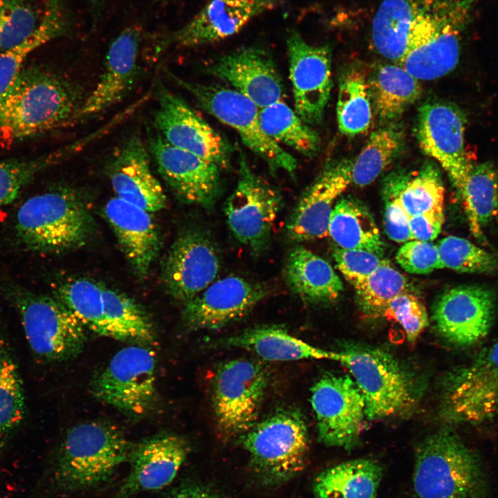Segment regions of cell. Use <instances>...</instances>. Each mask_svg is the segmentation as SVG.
<instances>
[{"mask_svg": "<svg viewBox=\"0 0 498 498\" xmlns=\"http://www.w3.org/2000/svg\"><path fill=\"white\" fill-rule=\"evenodd\" d=\"M84 98L82 89L63 75L24 66L0 98V146L70 126Z\"/></svg>", "mask_w": 498, "mask_h": 498, "instance_id": "1", "label": "cell"}, {"mask_svg": "<svg viewBox=\"0 0 498 498\" xmlns=\"http://www.w3.org/2000/svg\"><path fill=\"white\" fill-rule=\"evenodd\" d=\"M478 0H422L399 65L418 80H432L454 70Z\"/></svg>", "mask_w": 498, "mask_h": 498, "instance_id": "2", "label": "cell"}, {"mask_svg": "<svg viewBox=\"0 0 498 498\" xmlns=\"http://www.w3.org/2000/svg\"><path fill=\"white\" fill-rule=\"evenodd\" d=\"M55 293L86 329L100 335L143 345L154 340L149 315L124 293L88 278L66 280Z\"/></svg>", "mask_w": 498, "mask_h": 498, "instance_id": "3", "label": "cell"}, {"mask_svg": "<svg viewBox=\"0 0 498 498\" xmlns=\"http://www.w3.org/2000/svg\"><path fill=\"white\" fill-rule=\"evenodd\" d=\"M93 221L80 194L68 187L54 189L27 199L16 215L15 229L28 249L61 252L83 246Z\"/></svg>", "mask_w": 498, "mask_h": 498, "instance_id": "4", "label": "cell"}, {"mask_svg": "<svg viewBox=\"0 0 498 498\" xmlns=\"http://www.w3.org/2000/svg\"><path fill=\"white\" fill-rule=\"evenodd\" d=\"M133 447L122 432L111 423L78 424L68 431L61 445L55 480L67 491L100 486L129 461Z\"/></svg>", "mask_w": 498, "mask_h": 498, "instance_id": "5", "label": "cell"}, {"mask_svg": "<svg viewBox=\"0 0 498 498\" xmlns=\"http://www.w3.org/2000/svg\"><path fill=\"white\" fill-rule=\"evenodd\" d=\"M340 362L347 367L365 402L368 421L404 416L415 408V377L387 351L358 343L344 344Z\"/></svg>", "mask_w": 498, "mask_h": 498, "instance_id": "6", "label": "cell"}, {"mask_svg": "<svg viewBox=\"0 0 498 498\" xmlns=\"http://www.w3.org/2000/svg\"><path fill=\"white\" fill-rule=\"evenodd\" d=\"M482 483L479 459L452 430H438L416 448L413 487L418 498H474Z\"/></svg>", "mask_w": 498, "mask_h": 498, "instance_id": "7", "label": "cell"}, {"mask_svg": "<svg viewBox=\"0 0 498 498\" xmlns=\"http://www.w3.org/2000/svg\"><path fill=\"white\" fill-rule=\"evenodd\" d=\"M255 473L266 484L287 481L304 468L308 435L299 410H276L240 436Z\"/></svg>", "mask_w": 498, "mask_h": 498, "instance_id": "8", "label": "cell"}, {"mask_svg": "<svg viewBox=\"0 0 498 498\" xmlns=\"http://www.w3.org/2000/svg\"><path fill=\"white\" fill-rule=\"evenodd\" d=\"M6 293L19 313L28 346L37 358L62 361L81 352L86 340V329L62 302L17 285L8 286Z\"/></svg>", "mask_w": 498, "mask_h": 498, "instance_id": "9", "label": "cell"}, {"mask_svg": "<svg viewBox=\"0 0 498 498\" xmlns=\"http://www.w3.org/2000/svg\"><path fill=\"white\" fill-rule=\"evenodd\" d=\"M167 73L195 98L205 111L234 129L242 142L266 163L272 174L282 170L294 174L296 159L263 131L259 109L250 99L234 89L191 82L169 71Z\"/></svg>", "mask_w": 498, "mask_h": 498, "instance_id": "10", "label": "cell"}, {"mask_svg": "<svg viewBox=\"0 0 498 498\" xmlns=\"http://www.w3.org/2000/svg\"><path fill=\"white\" fill-rule=\"evenodd\" d=\"M268 382V372L259 362L237 358L219 365L212 400L221 437H240L257 423Z\"/></svg>", "mask_w": 498, "mask_h": 498, "instance_id": "11", "label": "cell"}, {"mask_svg": "<svg viewBox=\"0 0 498 498\" xmlns=\"http://www.w3.org/2000/svg\"><path fill=\"white\" fill-rule=\"evenodd\" d=\"M441 414L449 423L477 425L498 413V339L467 365L451 371L442 388Z\"/></svg>", "mask_w": 498, "mask_h": 498, "instance_id": "12", "label": "cell"}, {"mask_svg": "<svg viewBox=\"0 0 498 498\" xmlns=\"http://www.w3.org/2000/svg\"><path fill=\"white\" fill-rule=\"evenodd\" d=\"M156 367L154 351L143 344L126 347L94 378L91 392L127 415L142 416L156 403Z\"/></svg>", "mask_w": 498, "mask_h": 498, "instance_id": "13", "label": "cell"}, {"mask_svg": "<svg viewBox=\"0 0 498 498\" xmlns=\"http://www.w3.org/2000/svg\"><path fill=\"white\" fill-rule=\"evenodd\" d=\"M319 441L350 450L356 446L367 420L364 397L349 376L326 374L311 389Z\"/></svg>", "mask_w": 498, "mask_h": 498, "instance_id": "14", "label": "cell"}, {"mask_svg": "<svg viewBox=\"0 0 498 498\" xmlns=\"http://www.w3.org/2000/svg\"><path fill=\"white\" fill-rule=\"evenodd\" d=\"M282 205L280 194L252 170L241 153L237 184L224 209L235 238L254 252L263 250Z\"/></svg>", "mask_w": 498, "mask_h": 498, "instance_id": "15", "label": "cell"}, {"mask_svg": "<svg viewBox=\"0 0 498 498\" xmlns=\"http://www.w3.org/2000/svg\"><path fill=\"white\" fill-rule=\"evenodd\" d=\"M465 116L459 107L435 100L418 109L415 125L420 148L447 172L459 196L473 167L465 149Z\"/></svg>", "mask_w": 498, "mask_h": 498, "instance_id": "16", "label": "cell"}, {"mask_svg": "<svg viewBox=\"0 0 498 498\" xmlns=\"http://www.w3.org/2000/svg\"><path fill=\"white\" fill-rule=\"evenodd\" d=\"M154 124L171 145L208 160L221 169L231 167L233 148L181 97L157 84Z\"/></svg>", "mask_w": 498, "mask_h": 498, "instance_id": "17", "label": "cell"}, {"mask_svg": "<svg viewBox=\"0 0 498 498\" xmlns=\"http://www.w3.org/2000/svg\"><path fill=\"white\" fill-rule=\"evenodd\" d=\"M286 46L294 110L306 124H320L332 89L331 48L308 44L295 30Z\"/></svg>", "mask_w": 498, "mask_h": 498, "instance_id": "18", "label": "cell"}, {"mask_svg": "<svg viewBox=\"0 0 498 498\" xmlns=\"http://www.w3.org/2000/svg\"><path fill=\"white\" fill-rule=\"evenodd\" d=\"M147 148L158 170L183 201L211 209L221 192V168L168 142L158 132L148 138Z\"/></svg>", "mask_w": 498, "mask_h": 498, "instance_id": "19", "label": "cell"}, {"mask_svg": "<svg viewBox=\"0 0 498 498\" xmlns=\"http://www.w3.org/2000/svg\"><path fill=\"white\" fill-rule=\"evenodd\" d=\"M496 297L479 285H463L448 290L433 310L436 331L449 343L470 347L490 332L495 320Z\"/></svg>", "mask_w": 498, "mask_h": 498, "instance_id": "20", "label": "cell"}, {"mask_svg": "<svg viewBox=\"0 0 498 498\" xmlns=\"http://www.w3.org/2000/svg\"><path fill=\"white\" fill-rule=\"evenodd\" d=\"M219 268L212 241L203 232L190 230L172 245L163 261L162 278L172 297L185 304L212 283Z\"/></svg>", "mask_w": 498, "mask_h": 498, "instance_id": "21", "label": "cell"}, {"mask_svg": "<svg viewBox=\"0 0 498 498\" xmlns=\"http://www.w3.org/2000/svg\"><path fill=\"white\" fill-rule=\"evenodd\" d=\"M352 162L342 158L326 164L288 219L286 233L290 240L302 242L329 235L336 200L351 183Z\"/></svg>", "mask_w": 498, "mask_h": 498, "instance_id": "22", "label": "cell"}, {"mask_svg": "<svg viewBox=\"0 0 498 498\" xmlns=\"http://www.w3.org/2000/svg\"><path fill=\"white\" fill-rule=\"evenodd\" d=\"M262 285L230 276L212 283L185 303V325L191 330H216L247 315L267 295Z\"/></svg>", "mask_w": 498, "mask_h": 498, "instance_id": "23", "label": "cell"}, {"mask_svg": "<svg viewBox=\"0 0 498 498\" xmlns=\"http://www.w3.org/2000/svg\"><path fill=\"white\" fill-rule=\"evenodd\" d=\"M190 452L183 436L163 432L133 445L128 476L114 498H130L147 491L160 490L176 477Z\"/></svg>", "mask_w": 498, "mask_h": 498, "instance_id": "24", "label": "cell"}, {"mask_svg": "<svg viewBox=\"0 0 498 498\" xmlns=\"http://www.w3.org/2000/svg\"><path fill=\"white\" fill-rule=\"evenodd\" d=\"M207 72L228 82L260 109L282 101L285 88L271 54L259 46L238 49L223 55Z\"/></svg>", "mask_w": 498, "mask_h": 498, "instance_id": "25", "label": "cell"}, {"mask_svg": "<svg viewBox=\"0 0 498 498\" xmlns=\"http://www.w3.org/2000/svg\"><path fill=\"white\" fill-rule=\"evenodd\" d=\"M140 36L138 28L129 27L112 42L104 71L94 89L85 97L71 125L112 107L132 90L138 75Z\"/></svg>", "mask_w": 498, "mask_h": 498, "instance_id": "26", "label": "cell"}, {"mask_svg": "<svg viewBox=\"0 0 498 498\" xmlns=\"http://www.w3.org/2000/svg\"><path fill=\"white\" fill-rule=\"evenodd\" d=\"M149 152L137 136L125 139L106 165L116 196L150 213L166 207L167 197L149 165Z\"/></svg>", "mask_w": 498, "mask_h": 498, "instance_id": "27", "label": "cell"}, {"mask_svg": "<svg viewBox=\"0 0 498 498\" xmlns=\"http://www.w3.org/2000/svg\"><path fill=\"white\" fill-rule=\"evenodd\" d=\"M277 4V0H210L168 39L183 47L221 41L238 33L253 18Z\"/></svg>", "mask_w": 498, "mask_h": 498, "instance_id": "28", "label": "cell"}, {"mask_svg": "<svg viewBox=\"0 0 498 498\" xmlns=\"http://www.w3.org/2000/svg\"><path fill=\"white\" fill-rule=\"evenodd\" d=\"M104 212L133 273L145 278L160 246L150 212L116 196L107 203Z\"/></svg>", "mask_w": 498, "mask_h": 498, "instance_id": "29", "label": "cell"}, {"mask_svg": "<svg viewBox=\"0 0 498 498\" xmlns=\"http://www.w3.org/2000/svg\"><path fill=\"white\" fill-rule=\"evenodd\" d=\"M221 347L239 348L270 361L329 359L340 362V351L315 347L290 335L282 326H261L246 330L217 342Z\"/></svg>", "mask_w": 498, "mask_h": 498, "instance_id": "30", "label": "cell"}, {"mask_svg": "<svg viewBox=\"0 0 498 498\" xmlns=\"http://www.w3.org/2000/svg\"><path fill=\"white\" fill-rule=\"evenodd\" d=\"M284 277L290 290L308 303L333 302L343 290L342 282L331 264L302 246L290 252Z\"/></svg>", "mask_w": 498, "mask_h": 498, "instance_id": "31", "label": "cell"}, {"mask_svg": "<svg viewBox=\"0 0 498 498\" xmlns=\"http://www.w3.org/2000/svg\"><path fill=\"white\" fill-rule=\"evenodd\" d=\"M380 463L358 459L329 468L315 478V498H376L382 478Z\"/></svg>", "mask_w": 498, "mask_h": 498, "instance_id": "32", "label": "cell"}, {"mask_svg": "<svg viewBox=\"0 0 498 498\" xmlns=\"http://www.w3.org/2000/svg\"><path fill=\"white\" fill-rule=\"evenodd\" d=\"M374 114L385 124L398 120L421 94L419 80L399 64H380L367 79Z\"/></svg>", "mask_w": 498, "mask_h": 498, "instance_id": "33", "label": "cell"}, {"mask_svg": "<svg viewBox=\"0 0 498 498\" xmlns=\"http://www.w3.org/2000/svg\"><path fill=\"white\" fill-rule=\"evenodd\" d=\"M422 0H384L371 24V41L376 51L397 64L405 55L412 24Z\"/></svg>", "mask_w": 498, "mask_h": 498, "instance_id": "34", "label": "cell"}, {"mask_svg": "<svg viewBox=\"0 0 498 498\" xmlns=\"http://www.w3.org/2000/svg\"><path fill=\"white\" fill-rule=\"evenodd\" d=\"M328 233L340 248L364 250L382 257L384 243L375 220L369 210L353 199L337 201Z\"/></svg>", "mask_w": 498, "mask_h": 498, "instance_id": "35", "label": "cell"}, {"mask_svg": "<svg viewBox=\"0 0 498 498\" xmlns=\"http://www.w3.org/2000/svg\"><path fill=\"white\" fill-rule=\"evenodd\" d=\"M385 189L396 195L410 216L443 212L444 187L439 169L432 163H425L413 173L398 171L391 174Z\"/></svg>", "mask_w": 498, "mask_h": 498, "instance_id": "36", "label": "cell"}, {"mask_svg": "<svg viewBox=\"0 0 498 498\" xmlns=\"http://www.w3.org/2000/svg\"><path fill=\"white\" fill-rule=\"evenodd\" d=\"M70 18L61 0H54L37 30L21 44L0 53V98L14 83L30 54L48 42L66 34Z\"/></svg>", "mask_w": 498, "mask_h": 498, "instance_id": "37", "label": "cell"}, {"mask_svg": "<svg viewBox=\"0 0 498 498\" xmlns=\"http://www.w3.org/2000/svg\"><path fill=\"white\" fill-rule=\"evenodd\" d=\"M404 143V130L398 123L385 124L373 131L352 162L351 183L358 187L373 183L397 158Z\"/></svg>", "mask_w": 498, "mask_h": 498, "instance_id": "38", "label": "cell"}, {"mask_svg": "<svg viewBox=\"0 0 498 498\" xmlns=\"http://www.w3.org/2000/svg\"><path fill=\"white\" fill-rule=\"evenodd\" d=\"M459 198L471 232L482 238V228L498 214V172L492 163L472 167Z\"/></svg>", "mask_w": 498, "mask_h": 498, "instance_id": "39", "label": "cell"}, {"mask_svg": "<svg viewBox=\"0 0 498 498\" xmlns=\"http://www.w3.org/2000/svg\"><path fill=\"white\" fill-rule=\"evenodd\" d=\"M259 117L263 131L277 143L306 157H312L319 151L317 133L283 100L260 109Z\"/></svg>", "mask_w": 498, "mask_h": 498, "instance_id": "40", "label": "cell"}, {"mask_svg": "<svg viewBox=\"0 0 498 498\" xmlns=\"http://www.w3.org/2000/svg\"><path fill=\"white\" fill-rule=\"evenodd\" d=\"M336 111L338 129L343 135L355 136L369 129L374 110L365 73L351 68L342 73Z\"/></svg>", "mask_w": 498, "mask_h": 498, "instance_id": "41", "label": "cell"}, {"mask_svg": "<svg viewBox=\"0 0 498 498\" xmlns=\"http://www.w3.org/2000/svg\"><path fill=\"white\" fill-rule=\"evenodd\" d=\"M54 0L36 5L29 0H0V53L30 37L46 17Z\"/></svg>", "mask_w": 498, "mask_h": 498, "instance_id": "42", "label": "cell"}, {"mask_svg": "<svg viewBox=\"0 0 498 498\" xmlns=\"http://www.w3.org/2000/svg\"><path fill=\"white\" fill-rule=\"evenodd\" d=\"M408 288L407 278L386 259L354 286L360 311L369 317L382 315L389 302Z\"/></svg>", "mask_w": 498, "mask_h": 498, "instance_id": "43", "label": "cell"}, {"mask_svg": "<svg viewBox=\"0 0 498 498\" xmlns=\"http://www.w3.org/2000/svg\"><path fill=\"white\" fill-rule=\"evenodd\" d=\"M76 151V145L72 143L33 159L0 161V209L15 201L40 172Z\"/></svg>", "mask_w": 498, "mask_h": 498, "instance_id": "44", "label": "cell"}, {"mask_svg": "<svg viewBox=\"0 0 498 498\" xmlns=\"http://www.w3.org/2000/svg\"><path fill=\"white\" fill-rule=\"evenodd\" d=\"M24 393L17 366L0 340V434L16 428L25 414Z\"/></svg>", "mask_w": 498, "mask_h": 498, "instance_id": "45", "label": "cell"}, {"mask_svg": "<svg viewBox=\"0 0 498 498\" xmlns=\"http://www.w3.org/2000/svg\"><path fill=\"white\" fill-rule=\"evenodd\" d=\"M437 246L442 268L468 273H490L497 269V259L467 239L448 236Z\"/></svg>", "mask_w": 498, "mask_h": 498, "instance_id": "46", "label": "cell"}, {"mask_svg": "<svg viewBox=\"0 0 498 498\" xmlns=\"http://www.w3.org/2000/svg\"><path fill=\"white\" fill-rule=\"evenodd\" d=\"M381 316L398 322L409 342H414L427 326L429 320L424 304L409 291L393 299Z\"/></svg>", "mask_w": 498, "mask_h": 498, "instance_id": "47", "label": "cell"}, {"mask_svg": "<svg viewBox=\"0 0 498 498\" xmlns=\"http://www.w3.org/2000/svg\"><path fill=\"white\" fill-rule=\"evenodd\" d=\"M335 265L347 282L354 287L371 275L384 261L382 257L364 250L335 248Z\"/></svg>", "mask_w": 498, "mask_h": 498, "instance_id": "48", "label": "cell"}, {"mask_svg": "<svg viewBox=\"0 0 498 498\" xmlns=\"http://www.w3.org/2000/svg\"><path fill=\"white\" fill-rule=\"evenodd\" d=\"M396 259L405 270L412 274L427 275L442 268L437 246L430 241H407L398 250Z\"/></svg>", "mask_w": 498, "mask_h": 498, "instance_id": "49", "label": "cell"}, {"mask_svg": "<svg viewBox=\"0 0 498 498\" xmlns=\"http://www.w3.org/2000/svg\"><path fill=\"white\" fill-rule=\"evenodd\" d=\"M385 194L386 203L384 225L387 234L398 243L412 240L409 225L410 216L394 192L385 189Z\"/></svg>", "mask_w": 498, "mask_h": 498, "instance_id": "50", "label": "cell"}, {"mask_svg": "<svg viewBox=\"0 0 498 498\" xmlns=\"http://www.w3.org/2000/svg\"><path fill=\"white\" fill-rule=\"evenodd\" d=\"M443 221V212H430L410 216L412 239L422 241L434 240L441 232Z\"/></svg>", "mask_w": 498, "mask_h": 498, "instance_id": "51", "label": "cell"}, {"mask_svg": "<svg viewBox=\"0 0 498 498\" xmlns=\"http://www.w3.org/2000/svg\"><path fill=\"white\" fill-rule=\"evenodd\" d=\"M165 498H222L215 492L199 486L181 487L171 492Z\"/></svg>", "mask_w": 498, "mask_h": 498, "instance_id": "52", "label": "cell"}]
</instances>
